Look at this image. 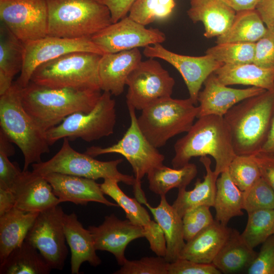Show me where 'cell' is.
Returning a JSON list of instances; mask_svg holds the SVG:
<instances>
[{"mask_svg": "<svg viewBox=\"0 0 274 274\" xmlns=\"http://www.w3.org/2000/svg\"><path fill=\"white\" fill-rule=\"evenodd\" d=\"M100 91L52 88L30 82L20 89V97L25 110L46 131L72 114L92 111Z\"/></svg>", "mask_w": 274, "mask_h": 274, "instance_id": "obj_1", "label": "cell"}, {"mask_svg": "<svg viewBox=\"0 0 274 274\" xmlns=\"http://www.w3.org/2000/svg\"><path fill=\"white\" fill-rule=\"evenodd\" d=\"M174 150L173 168L184 166L193 157L209 155L215 160L214 171L218 176L236 156L224 117L217 115L198 118L186 134L176 141Z\"/></svg>", "mask_w": 274, "mask_h": 274, "instance_id": "obj_2", "label": "cell"}, {"mask_svg": "<svg viewBox=\"0 0 274 274\" xmlns=\"http://www.w3.org/2000/svg\"><path fill=\"white\" fill-rule=\"evenodd\" d=\"M274 113V90H266L232 107L223 116L236 155H253L264 143Z\"/></svg>", "mask_w": 274, "mask_h": 274, "instance_id": "obj_3", "label": "cell"}, {"mask_svg": "<svg viewBox=\"0 0 274 274\" xmlns=\"http://www.w3.org/2000/svg\"><path fill=\"white\" fill-rule=\"evenodd\" d=\"M48 36L66 39L91 38L112 23L101 0H46Z\"/></svg>", "mask_w": 274, "mask_h": 274, "instance_id": "obj_4", "label": "cell"}, {"mask_svg": "<svg viewBox=\"0 0 274 274\" xmlns=\"http://www.w3.org/2000/svg\"><path fill=\"white\" fill-rule=\"evenodd\" d=\"M20 88L14 82L0 95L1 130L20 149L24 156L23 170L42 161L41 156L49 152L46 131L42 129L24 109Z\"/></svg>", "mask_w": 274, "mask_h": 274, "instance_id": "obj_5", "label": "cell"}, {"mask_svg": "<svg viewBox=\"0 0 274 274\" xmlns=\"http://www.w3.org/2000/svg\"><path fill=\"white\" fill-rule=\"evenodd\" d=\"M102 55L84 51L65 54L38 66L30 82L52 88L101 91L98 70Z\"/></svg>", "mask_w": 274, "mask_h": 274, "instance_id": "obj_6", "label": "cell"}, {"mask_svg": "<svg viewBox=\"0 0 274 274\" xmlns=\"http://www.w3.org/2000/svg\"><path fill=\"white\" fill-rule=\"evenodd\" d=\"M199 112L189 98L172 97L159 100L142 110L138 117L139 128L148 141L158 148L175 136L187 132Z\"/></svg>", "mask_w": 274, "mask_h": 274, "instance_id": "obj_7", "label": "cell"}, {"mask_svg": "<svg viewBox=\"0 0 274 274\" xmlns=\"http://www.w3.org/2000/svg\"><path fill=\"white\" fill-rule=\"evenodd\" d=\"M110 92L101 94L89 112H78L66 117L59 124L46 131L50 146L58 140L81 139L91 142L113 133L116 123V102Z\"/></svg>", "mask_w": 274, "mask_h": 274, "instance_id": "obj_8", "label": "cell"}, {"mask_svg": "<svg viewBox=\"0 0 274 274\" xmlns=\"http://www.w3.org/2000/svg\"><path fill=\"white\" fill-rule=\"evenodd\" d=\"M123 159L103 161L74 150L70 145L68 139L64 138L59 151L51 159L31 165L32 172L41 175L57 173L93 180L113 179L119 182L133 186L134 177L123 174L118 169Z\"/></svg>", "mask_w": 274, "mask_h": 274, "instance_id": "obj_9", "label": "cell"}, {"mask_svg": "<svg viewBox=\"0 0 274 274\" xmlns=\"http://www.w3.org/2000/svg\"><path fill=\"white\" fill-rule=\"evenodd\" d=\"M127 107L130 124L122 138L109 147H90L85 153L93 157L110 153L122 155L130 163L135 180L141 181L152 169L163 164L165 157L148 141L140 130L136 110L131 106Z\"/></svg>", "mask_w": 274, "mask_h": 274, "instance_id": "obj_10", "label": "cell"}, {"mask_svg": "<svg viewBox=\"0 0 274 274\" xmlns=\"http://www.w3.org/2000/svg\"><path fill=\"white\" fill-rule=\"evenodd\" d=\"M175 84L168 72L154 58L142 60L127 79V106L142 111L159 100L171 97Z\"/></svg>", "mask_w": 274, "mask_h": 274, "instance_id": "obj_11", "label": "cell"}, {"mask_svg": "<svg viewBox=\"0 0 274 274\" xmlns=\"http://www.w3.org/2000/svg\"><path fill=\"white\" fill-rule=\"evenodd\" d=\"M64 214L59 204L40 212L24 240L39 251L52 269L62 270L68 254Z\"/></svg>", "mask_w": 274, "mask_h": 274, "instance_id": "obj_12", "label": "cell"}, {"mask_svg": "<svg viewBox=\"0 0 274 274\" xmlns=\"http://www.w3.org/2000/svg\"><path fill=\"white\" fill-rule=\"evenodd\" d=\"M0 19L23 44L48 36L46 0H0Z\"/></svg>", "mask_w": 274, "mask_h": 274, "instance_id": "obj_13", "label": "cell"}, {"mask_svg": "<svg viewBox=\"0 0 274 274\" xmlns=\"http://www.w3.org/2000/svg\"><path fill=\"white\" fill-rule=\"evenodd\" d=\"M22 68L14 83L20 88L30 82L32 73L41 64L65 54L77 51L89 52L103 55L91 38L66 39L47 36L24 44Z\"/></svg>", "mask_w": 274, "mask_h": 274, "instance_id": "obj_14", "label": "cell"}, {"mask_svg": "<svg viewBox=\"0 0 274 274\" xmlns=\"http://www.w3.org/2000/svg\"><path fill=\"white\" fill-rule=\"evenodd\" d=\"M91 39L104 54L161 44L166 37L159 29L147 28L126 16L94 35Z\"/></svg>", "mask_w": 274, "mask_h": 274, "instance_id": "obj_15", "label": "cell"}, {"mask_svg": "<svg viewBox=\"0 0 274 274\" xmlns=\"http://www.w3.org/2000/svg\"><path fill=\"white\" fill-rule=\"evenodd\" d=\"M143 54L148 58L161 59L177 69L186 84L189 98L195 105L198 103V95L206 79L223 64L208 54L201 56L179 54L166 49L161 44L145 47Z\"/></svg>", "mask_w": 274, "mask_h": 274, "instance_id": "obj_16", "label": "cell"}, {"mask_svg": "<svg viewBox=\"0 0 274 274\" xmlns=\"http://www.w3.org/2000/svg\"><path fill=\"white\" fill-rule=\"evenodd\" d=\"M88 229L92 234L96 251L111 253L121 266L127 260L125 256L127 246L135 239L145 237L142 227L127 219L121 220L113 214L106 216L99 225L90 226Z\"/></svg>", "mask_w": 274, "mask_h": 274, "instance_id": "obj_17", "label": "cell"}, {"mask_svg": "<svg viewBox=\"0 0 274 274\" xmlns=\"http://www.w3.org/2000/svg\"><path fill=\"white\" fill-rule=\"evenodd\" d=\"M204 88L197 97L199 112L197 118L207 115L224 116L235 105L241 101L261 94L266 90L254 86L236 89L222 84L214 73L204 81Z\"/></svg>", "mask_w": 274, "mask_h": 274, "instance_id": "obj_18", "label": "cell"}, {"mask_svg": "<svg viewBox=\"0 0 274 274\" xmlns=\"http://www.w3.org/2000/svg\"><path fill=\"white\" fill-rule=\"evenodd\" d=\"M11 191L14 207L26 212L40 213L61 203L45 178L32 171L22 170Z\"/></svg>", "mask_w": 274, "mask_h": 274, "instance_id": "obj_19", "label": "cell"}, {"mask_svg": "<svg viewBox=\"0 0 274 274\" xmlns=\"http://www.w3.org/2000/svg\"><path fill=\"white\" fill-rule=\"evenodd\" d=\"M42 176L51 185L61 203L86 205L89 202H96L108 207H119L105 197L100 184L95 180L57 173Z\"/></svg>", "mask_w": 274, "mask_h": 274, "instance_id": "obj_20", "label": "cell"}, {"mask_svg": "<svg viewBox=\"0 0 274 274\" xmlns=\"http://www.w3.org/2000/svg\"><path fill=\"white\" fill-rule=\"evenodd\" d=\"M141 61L138 48L103 54L98 70L101 90L115 96L121 94L128 77Z\"/></svg>", "mask_w": 274, "mask_h": 274, "instance_id": "obj_21", "label": "cell"}, {"mask_svg": "<svg viewBox=\"0 0 274 274\" xmlns=\"http://www.w3.org/2000/svg\"><path fill=\"white\" fill-rule=\"evenodd\" d=\"M63 228L71 252L72 274H79L81 265L85 262L94 267L100 264L101 261L96 254L92 234L88 229L83 227L75 213L64 214Z\"/></svg>", "mask_w": 274, "mask_h": 274, "instance_id": "obj_22", "label": "cell"}, {"mask_svg": "<svg viewBox=\"0 0 274 274\" xmlns=\"http://www.w3.org/2000/svg\"><path fill=\"white\" fill-rule=\"evenodd\" d=\"M190 5L187 15L193 23H203L208 39L225 33L236 12L224 0H190Z\"/></svg>", "mask_w": 274, "mask_h": 274, "instance_id": "obj_23", "label": "cell"}, {"mask_svg": "<svg viewBox=\"0 0 274 274\" xmlns=\"http://www.w3.org/2000/svg\"><path fill=\"white\" fill-rule=\"evenodd\" d=\"M232 229L215 219L212 224L186 243L179 258L200 263L212 264Z\"/></svg>", "mask_w": 274, "mask_h": 274, "instance_id": "obj_24", "label": "cell"}, {"mask_svg": "<svg viewBox=\"0 0 274 274\" xmlns=\"http://www.w3.org/2000/svg\"><path fill=\"white\" fill-rule=\"evenodd\" d=\"M159 204L153 207L147 202L146 198L139 201L144 204L152 214L155 221L163 231L166 243V260L173 262L179 258L185 243L182 218L172 205H170L165 195L160 196Z\"/></svg>", "mask_w": 274, "mask_h": 274, "instance_id": "obj_25", "label": "cell"}, {"mask_svg": "<svg viewBox=\"0 0 274 274\" xmlns=\"http://www.w3.org/2000/svg\"><path fill=\"white\" fill-rule=\"evenodd\" d=\"M200 162L204 166L206 174L203 180L197 179L192 190H179L177 197L172 206L182 218L188 211L199 206L213 207L216 192V181L218 178L211 168V160L207 156L200 157Z\"/></svg>", "mask_w": 274, "mask_h": 274, "instance_id": "obj_26", "label": "cell"}, {"mask_svg": "<svg viewBox=\"0 0 274 274\" xmlns=\"http://www.w3.org/2000/svg\"><path fill=\"white\" fill-rule=\"evenodd\" d=\"M39 213L14 207L0 215V263L24 241Z\"/></svg>", "mask_w": 274, "mask_h": 274, "instance_id": "obj_27", "label": "cell"}, {"mask_svg": "<svg viewBox=\"0 0 274 274\" xmlns=\"http://www.w3.org/2000/svg\"><path fill=\"white\" fill-rule=\"evenodd\" d=\"M214 73L226 86L250 85L266 90H274V68L263 67L254 63L224 64Z\"/></svg>", "mask_w": 274, "mask_h": 274, "instance_id": "obj_28", "label": "cell"}, {"mask_svg": "<svg viewBox=\"0 0 274 274\" xmlns=\"http://www.w3.org/2000/svg\"><path fill=\"white\" fill-rule=\"evenodd\" d=\"M257 255L243 240L239 232L232 229L212 264L222 273L246 272Z\"/></svg>", "mask_w": 274, "mask_h": 274, "instance_id": "obj_29", "label": "cell"}, {"mask_svg": "<svg viewBox=\"0 0 274 274\" xmlns=\"http://www.w3.org/2000/svg\"><path fill=\"white\" fill-rule=\"evenodd\" d=\"M0 32L1 95L11 87L14 77L21 71L24 46L3 24Z\"/></svg>", "mask_w": 274, "mask_h": 274, "instance_id": "obj_30", "label": "cell"}, {"mask_svg": "<svg viewBox=\"0 0 274 274\" xmlns=\"http://www.w3.org/2000/svg\"><path fill=\"white\" fill-rule=\"evenodd\" d=\"M51 270L39 251L25 241L0 263L1 274H48Z\"/></svg>", "mask_w": 274, "mask_h": 274, "instance_id": "obj_31", "label": "cell"}, {"mask_svg": "<svg viewBox=\"0 0 274 274\" xmlns=\"http://www.w3.org/2000/svg\"><path fill=\"white\" fill-rule=\"evenodd\" d=\"M216 181L214 208L215 220L224 225L229 220L244 215L243 192L231 180L227 169L220 174Z\"/></svg>", "mask_w": 274, "mask_h": 274, "instance_id": "obj_32", "label": "cell"}, {"mask_svg": "<svg viewBox=\"0 0 274 274\" xmlns=\"http://www.w3.org/2000/svg\"><path fill=\"white\" fill-rule=\"evenodd\" d=\"M267 30V27L256 9L238 11L229 29L217 37L216 43H255Z\"/></svg>", "mask_w": 274, "mask_h": 274, "instance_id": "obj_33", "label": "cell"}, {"mask_svg": "<svg viewBox=\"0 0 274 274\" xmlns=\"http://www.w3.org/2000/svg\"><path fill=\"white\" fill-rule=\"evenodd\" d=\"M197 174L196 165L189 163L180 168H172L163 164L152 169L147 175L149 189L161 196L165 195L173 188H186Z\"/></svg>", "mask_w": 274, "mask_h": 274, "instance_id": "obj_34", "label": "cell"}, {"mask_svg": "<svg viewBox=\"0 0 274 274\" xmlns=\"http://www.w3.org/2000/svg\"><path fill=\"white\" fill-rule=\"evenodd\" d=\"M118 183L115 179H105L100 186L104 193L111 197L123 210L129 221L145 229L152 221L148 211L136 198L125 194Z\"/></svg>", "mask_w": 274, "mask_h": 274, "instance_id": "obj_35", "label": "cell"}, {"mask_svg": "<svg viewBox=\"0 0 274 274\" xmlns=\"http://www.w3.org/2000/svg\"><path fill=\"white\" fill-rule=\"evenodd\" d=\"M274 233V209L262 210L248 213L246 227L241 235L254 249Z\"/></svg>", "mask_w": 274, "mask_h": 274, "instance_id": "obj_36", "label": "cell"}, {"mask_svg": "<svg viewBox=\"0 0 274 274\" xmlns=\"http://www.w3.org/2000/svg\"><path fill=\"white\" fill-rule=\"evenodd\" d=\"M175 6V0H135L128 16L146 26L168 18Z\"/></svg>", "mask_w": 274, "mask_h": 274, "instance_id": "obj_37", "label": "cell"}, {"mask_svg": "<svg viewBox=\"0 0 274 274\" xmlns=\"http://www.w3.org/2000/svg\"><path fill=\"white\" fill-rule=\"evenodd\" d=\"M255 53V43L237 42L216 44L206 51L223 64L253 63Z\"/></svg>", "mask_w": 274, "mask_h": 274, "instance_id": "obj_38", "label": "cell"}, {"mask_svg": "<svg viewBox=\"0 0 274 274\" xmlns=\"http://www.w3.org/2000/svg\"><path fill=\"white\" fill-rule=\"evenodd\" d=\"M227 170L234 184L243 192L261 178L258 165L253 155H236Z\"/></svg>", "mask_w": 274, "mask_h": 274, "instance_id": "obj_39", "label": "cell"}, {"mask_svg": "<svg viewBox=\"0 0 274 274\" xmlns=\"http://www.w3.org/2000/svg\"><path fill=\"white\" fill-rule=\"evenodd\" d=\"M243 208L247 213L274 209V191L262 178L243 192Z\"/></svg>", "mask_w": 274, "mask_h": 274, "instance_id": "obj_40", "label": "cell"}, {"mask_svg": "<svg viewBox=\"0 0 274 274\" xmlns=\"http://www.w3.org/2000/svg\"><path fill=\"white\" fill-rule=\"evenodd\" d=\"M11 143L0 130V189L10 191L22 172L9 159L14 154Z\"/></svg>", "mask_w": 274, "mask_h": 274, "instance_id": "obj_41", "label": "cell"}, {"mask_svg": "<svg viewBox=\"0 0 274 274\" xmlns=\"http://www.w3.org/2000/svg\"><path fill=\"white\" fill-rule=\"evenodd\" d=\"M169 265L163 257H144L139 260H127L114 273L168 274Z\"/></svg>", "mask_w": 274, "mask_h": 274, "instance_id": "obj_42", "label": "cell"}, {"mask_svg": "<svg viewBox=\"0 0 274 274\" xmlns=\"http://www.w3.org/2000/svg\"><path fill=\"white\" fill-rule=\"evenodd\" d=\"M214 221L209 207L199 206L187 212L182 217L185 241H190Z\"/></svg>", "mask_w": 274, "mask_h": 274, "instance_id": "obj_43", "label": "cell"}, {"mask_svg": "<svg viewBox=\"0 0 274 274\" xmlns=\"http://www.w3.org/2000/svg\"><path fill=\"white\" fill-rule=\"evenodd\" d=\"M248 274H274V234L262 244L246 271Z\"/></svg>", "mask_w": 274, "mask_h": 274, "instance_id": "obj_44", "label": "cell"}, {"mask_svg": "<svg viewBox=\"0 0 274 274\" xmlns=\"http://www.w3.org/2000/svg\"><path fill=\"white\" fill-rule=\"evenodd\" d=\"M253 63L263 67L274 68V28H267L265 34L255 43Z\"/></svg>", "mask_w": 274, "mask_h": 274, "instance_id": "obj_45", "label": "cell"}, {"mask_svg": "<svg viewBox=\"0 0 274 274\" xmlns=\"http://www.w3.org/2000/svg\"><path fill=\"white\" fill-rule=\"evenodd\" d=\"M222 272L212 263L204 264L179 258L169 263L168 274H220Z\"/></svg>", "mask_w": 274, "mask_h": 274, "instance_id": "obj_46", "label": "cell"}, {"mask_svg": "<svg viewBox=\"0 0 274 274\" xmlns=\"http://www.w3.org/2000/svg\"><path fill=\"white\" fill-rule=\"evenodd\" d=\"M253 156L259 168L261 178L274 191V156L261 153H257Z\"/></svg>", "mask_w": 274, "mask_h": 274, "instance_id": "obj_47", "label": "cell"}, {"mask_svg": "<svg viewBox=\"0 0 274 274\" xmlns=\"http://www.w3.org/2000/svg\"><path fill=\"white\" fill-rule=\"evenodd\" d=\"M135 0H101L109 8L112 23H115L127 16Z\"/></svg>", "mask_w": 274, "mask_h": 274, "instance_id": "obj_48", "label": "cell"}, {"mask_svg": "<svg viewBox=\"0 0 274 274\" xmlns=\"http://www.w3.org/2000/svg\"><path fill=\"white\" fill-rule=\"evenodd\" d=\"M255 9L267 28H274V0H260Z\"/></svg>", "mask_w": 274, "mask_h": 274, "instance_id": "obj_49", "label": "cell"}, {"mask_svg": "<svg viewBox=\"0 0 274 274\" xmlns=\"http://www.w3.org/2000/svg\"><path fill=\"white\" fill-rule=\"evenodd\" d=\"M15 206V199L10 190L0 189V215H3Z\"/></svg>", "mask_w": 274, "mask_h": 274, "instance_id": "obj_50", "label": "cell"}, {"mask_svg": "<svg viewBox=\"0 0 274 274\" xmlns=\"http://www.w3.org/2000/svg\"><path fill=\"white\" fill-rule=\"evenodd\" d=\"M258 153L274 156V113L271 119L267 138Z\"/></svg>", "mask_w": 274, "mask_h": 274, "instance_id": "obj_51", "label": "cell"}, {"mask_svg": "<svg viewBox=\"0 0 274 274\" xmlns=\"http://www.w3.org/2000/svg\"><path fill=\"white\" fill-rule=\"evenodd\" d=\"M236 12L255 9L260 0H224Z\"/></svg>", "mask_w": 274, "mask_h": 274, "instance_id": "obj_52", "label": "cell"}, {"mask_svg": "<svg viewBox=\"0 0 274 274\" xmlns=\"http://www.w3.org/2000/svg\"><path fill=\"white\" fill-rule=\"evenodd\" d=\"M274 234V233H273Z\"/></svg>", "mask_w": 274, "mask_h": 274, "instance_id": "obj_53", "label": "cell"}]
</instances>
